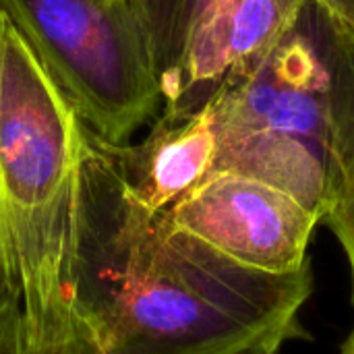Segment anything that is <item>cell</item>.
Wrapping results in <instances>:
<instances>
[{"instance_id":"1","label":"cell","mask_w":354,"mask_h":354,"mask_svg":"<svg viewBox=\"0 0 354 354\" xmlns=\"http://www.w3.org/2000/svg\"><path fill=\"white\" fill-rule=\"evenodd\" d=\"M83 303L100 354H261L307 338L311 268L241 266L127 193L112 147L85 166Z\"/></svg>"},{"instance_id":"2","label":"cell","mask_w":354,"mask_h":354,"mask_svg":"<svg viewBox=\"0 0 354 354\" xmlns=\"http://www.w3.org/2000/svg\"><path fill=\"white\" fill-rule=\"evenodd\" d=\"M91 133L0 10L2 284L25 354H100L83 303L85 166Z\"/></svg>"},{"instance_id":"3","label":"cell","mask_w":354,"mask_h":354,"mask_svg":"<svg viewBox=\"0 0 354 354\" xmlns=\"http://www.w3.org/2000/svg\"><path fill=\"white\" fill-rule=\"evenodd\" d=\"M216 170L274 185L322 222L354 151V39L313 0L209 97Z\"/></svg>"},{"instance_id":"4","label":"cell","mask_w":354,"mask_h":354,"mask_svg":"<svg viewBox=\"0 0 354 354\" xmlns=\"http://www.w3.org/2000/svg\"><path fill=\"white\" fill-rule=\"evenodd\" d=\"M0 10L100 143L129 145L164 108L135 0H0Z\"/></svg>"},{"instance_id":"5","label":"cell","mask_w":354,"mask_h":354,"mask_svg":"<svg viewBox=\"0 0 354 354\" xmlns=\"http://www.w3.org/2000/svg\"><path fill=\"white\" fill-rule=\"evenodd\" d=\"M166 216L224 257L270 274L311 268L307 249L322 224L286 191L230 170L212 172Z\"/></svg>"},{"instance_id":"6","label":"cell","mask_w":354,"mask_h":354,"mask_svg":"<svg viewBox=\"0 0 354 354\" xmlns=\"http://www.w3.org/2000/svg\"><path fill=\"white\" fill-rule=\"evenodd\" d=\"M307 0H224L193 29L183 58L164 87L166 112L197 110L220 83L245 66L295 23Z\"/></svg>"},{"instance_id":"7","label":"cell","mask_w":354,"mask_h":354,"mask_svg":"<svg viewBox=\"0 0 354 354\" xmlns=\"http://www.w3.org/2000/svg\"><path fill=\"white\" fill-rule=\"evenodd\" d=\"M129 197L149 214L170 212L216 166L218 141L209 104L166 112L137 145L112 147Z\"/></svg>"},{"instance_id":"8","label":"cell","mask_w":354,"mask_h":354,"mask_svg":"<svg viewBox=\"0 0 354 354\" xmlns=\"http://www.w3.org/2000/svg\"><path fill=\"white\" fill-rule=\"evenodd\" d=\"M149 31L156 66L162 81V93L172 79L187 41L216 4L224 0H135Z\"/></svg>"},{"instance_id":"9","label":"cell","mask_w":354,"mask_h":354,"mask_svg":"<svg viewBox=\"0 0 354 354\" xmlns=\"http://www.w3.org/2000/svg\"><path fill=\"white\" fill-rule=\"evenodd\" d=\"M324 224L332 230V234L338 239L348 268H351V280H353V301H354V151L351 162L346 166V172L342 176L340 189L336 193V199L330 207V212L324 218Z\"/></svg>"},{"instance_id":"10","label":"cell","mask_w":354,"mask_h":354,"mask_svg":"<svg viewBox=\"0 0 354 354\" xmlns=\"http://www.w3.org/2000/svg\"><path fill=\"white\" fill-rule=\"evenodd\" d=\"M0 354H25L21 309L4 284L0 286Z\"/></svg>"},{"instance_id":"11","label":"cell","mask_w":354,"mask_h":354,"mask_svg":"<svg viewBox=\"0 0 354 354\" xmlns=\"http://www.w3.org/2000/svg\"><path fill=\"white\" fill-rule=\"evenodd\" d=\"M344 33L354 39V0H313Z\"/></svg>"},{"instance_id":"12","label":"cell","mask_w":354,"mask_h":354,"mask_svg":"<svg viewBox=\"0 0 354 354\" xmlns=\"http://www.w3.org/2000/svg\"><path fill=\"white\" fill-rule=\"evenodd\" d=\"M342 354H354V330L351 332V336L346 338L344 346H342Z\"/></svg>"},{"instance_id":"13","label":"cell","mask_w":354,"mask_h":354,"mask_svg":"<svg viewBox=\"0 0 354 354\" xmlns=\"http://www.w3.org/2000/svg\"><path fill=\"white\" fill-rule=\"evenodd\" d=\"M0 286H2V245H0Z\"/></svg>"},{"instance_id":"14","label":"cell","mask_w":354,"mask_h":354,"mask_svg":"<svg viewBox=\"0 0 354 354\" xmlns=\"http://www.w3.org/2000/svg\"><path fill=\"white\" fill-rule=\"evenodd\" d=\"M261 354H278V353H261Z\"/></svg>"}]
</instances>
